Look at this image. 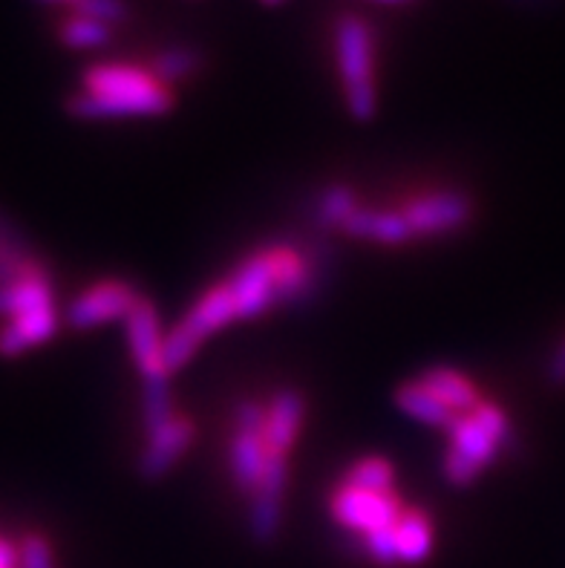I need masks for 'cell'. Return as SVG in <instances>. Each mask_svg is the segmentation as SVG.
I'll return each instance as SVG.
<instances>
[{"mask_svg":"<svg viewBox=\"0 0 565 568\" xmlns=\"http://www.w3.org/2000/svg\"><path fill=\"white\" fill-rule=\"evenodd\" d=\"M84 90L67 101V110L81 119L119 115H162L173 108L171 87L137 64H93L81 75Z\"/></svg>","mask_w":565,"mask_h":568,"instance_id":"1","label":"cell"},{"mask_svg":"<svg viewBox=\"0 0 565 568\" xmlns=\"http://www.w3.org/2000/svg\"><path fill=\"white\" fill-rule=\"evenodd\" d=\"M335 55L350 115L355 122H370L379 113L375 36L373 27L361 14L344 12L335 21Z\"/></svg>","mask_w":565,"mask_h":568,"instance_id":"2","label":"cell"},{"mask_svg":"<svg viewBox=\"0 0 565 568\" xmlns=\"http://www.w3.org/2000/svg\"><path fill=\"white\" fill-rule=\"evenodd\" d=\"M236 321V303L231 295L229 283L208 288L205 295L196 301L191 312L173 326L171 335H165V364L171 373L182 369L193 358L196 346L211 335V332L229 326Z\"/></svg>","mask_w":565,"mask_h":568,"instance_id":"3","label":"cell"},{"mask_svg":"<svg viewBox=\"0 0 565 568\" xmlns=\"http://www.w3.org/2000/svg\"><path fill=\"white\" fill-rule=\"evenodd\" d=\"M330 508L341 526L352 528V531H364V537L366 534L381 531V528L395 526L401 514H404L401 499L395 497V490L379 494V490L352 488L346 483L335 490Z\"/></svg>","mask_w":565,"mask_h":568,"instance_id":"4","label":"cell"},{"mask_svg":"<svg viewBox=\"0 0 565 568\" xmlns=\"http://www.w3.org/2000/svg\"><path fill=\"white\" fill-rule=\"evenodd\" d=\"M142 295L137 292L133 283L124 281H104L95 283L70 303L67 310V324L72 329H93L99 324H108V321H115V317H124L139 306Z\"/></svg>","mask_w":565,"mask_h":568,"instance_id":"5","label":"cell"},{"mask_svg":"<svg viewBox=\"0 0 565 568\" xmlns=\"http://www.w3.org/2000/svg\"><path fill=\"white\" fill-rule=\"evenodd\" d=\"M124 326H128L130 353H133L144 384L168 382L171 369L165 364V335H162V326H159L157 306L142 297L137 310L128 315Z\"/></svg>","mask_w":565,"mask_h":568,"instance_id":"6","label":"cell"},{"mask_svg":"<svg viewBox=\"0 0 565 568\" xmlns=\"http://www.w3.org/2000/svg\"><path fill=\"white\" fill-rule=\"evenodd\" d=\"M401 214L407 216L413 234L436 237V234H451V231L462 229L471 220L473 202L458 191H442V194L418 196V200L407 202Z\"/></svg>","mask_w":565,"mask_h":568,"instance_id":"7","label":"cell"},{"mask_svg":"<svg viewBox=\"0 0 565 568\" xmlns=\"http://www.w3.org/2000/svg\"><path fill=\"white\" fill-rule=\"evenodd\" d=\"M231 295L236 303V317H258L278 306V286L269 254L258 252L243 260V266L231 274Z\"/></svg>","mask_w":565,"mask_h":568,"instance_id":"8","label":"cell"},{"mask_svg":"<svg viewBox=\"0 0 565 568\" xmlns=\"http://www.w3.org/2000/svg\"><path fill=\"white\" fill-rule=\"evenodd\" d=\"M193 436H196V427L185 416H173L165 427L153 430L148 436V445H144L142 456H139V476L148 479V483L162 479L185 456Z\"/></svg>","mask_w":565,"mask_h":568,"instance_id":"9","label":"cell"},{"mask_svg":"<svg viewBox=\"0 0 565 568\" xmlns=\"http://www.w3.org/2000/svg\"><path fill=\"white\" fill-rule=\"evenodd\" d=\"M278 286V303H301L315 288V260L303 257L292 245L265 248Z\"/></svg>","mask_w":565,"mask_h":568,"instance_id":"10","label":"cell"},{"mask_svg":"<svg viewBox=\"0 0 565 568\" xmlns=\"http://www.w3.org/2000/svg\"><path fill=\"white\" fill-rule=\"evenodd\" d=\"M303 413H306V402L297 389H280L272 404L265 407V430L263 439L269 454L289 456L297 430L303 425Z\"/></svg>","mask_w":565,"mask_h":568,"instance_id":"11","label":"cell"},{"mask_svg":"<svg viewBox=\"0 0 565 568\" xmlns=\"http://www.w3.org/2000/svg\"><path fill=\"white\" fill-rule=\"evenodd\" d=\"M265 462H269V447H265L263 433L236 430L234 439H231L229 465L234 488L240 494H251L254 497V490L263 483Z\"/></svg>","mask_w":565,"mask_h":568,"instance_id":"12","label":"cell"},{"mask_svg":"<svg viewBox=\"0 0 565 568\" xmlns=\"http://www.w3.org/2000/svg\"><path fill=\"white\" fill-rule=\"evenodd\" d=\"M344 234L361 240H375L384 245H404L413 240V229H410L407 216L401 211H375V209H355L350 220L344 223Z\"/></svg>","mask_w":565,"mask_h":568,"instance_id":"13","label":"cell"},{"mask_svg":"<svg viewBox=\"0 0 565 568\" xmlns=\"http://www.w3.org/2000/svg\"><path fill=\"white\" fill-rule=\"evenodd\" d=\"M58 329L56 306L52 310H38L29 315L12 317L3 329H0V355L14 358V355L27 353L32 346L50 341Z\"/></svg>","mask_w":565,"mask_h":568,"instance_id":"14","label":"cell"},{"mask_svg":"<svg viewBox=\"0 0 565 568\" xmlns=\"http://www.w3.org/2000/svg\"><path fill=\"white\" fill-rule=\"evenodd\" d=\"M52 281L50 272L21 277V281L0 286V315L18 317L38 310H52Z\"/></svg>","mask_w":565,"mask_h":568,"instance_id":"15","label":"cell"},{"mask_svg":"<svg viewBox=\"0 0 565 568\" xmlns=\"http://www.w3.org/2000/svg\"><path fill=\"white\" fill-rule=\"evenodd\" d=\"M418 382H422L438 402L447 404L453 413H458V416H467V413H473L480 407V393H476V387L467 382L465 375L456 373V369L433 367L427 369Z\"/></svg>","mask_w":565,"mask_h":568,"instance_id":"16","label":"cell"},{"mask_svg":"<svg viewBox=\"0 0 565 568\" xmlns=\"http://www.w3.org/2000/svg\"><path fill=\"white\" fill-rule=\"evenodd\" d=\"M395 404H398L407 416H413L415 422H424V425L430 427H444V430H451L458 422V413H453L447 404L438 402L422 382L401 384V387L395 389Z\"/></svg>","mask_w":565,"mask_h":568,"instance_id":"17","label":"cell"},{"mask_svg":"<svg viewBox=\"0 0 565 568\" xmlns=\"http://www.w3.org/2000/svg\"><path fill=\"white\" fill-rule=\"evenodd\" d=\"M433 548V528H430L427 514L422 511H404L395 523V551L398 562H422L430 557Z\"/></svg>","mask_w":565,"mask_h":568,"instance_id":"18","label":"cell"},{"mask_svg":"<svg viewBox=\"0 0 565 568\" xmlns=\"http://www.w3.org/2000/svg\"><path fill=\"white\" fill-rule=\"evenodd\" d=\"M451 450H456L458 456H465L467 462H473L482 470L485 465H491L496 459L500 445L473 422V416H458L456 425L451 427Z\"/></svg>","mask_w":565,"mask_h":568,"instance_id":"19","label":"cell"},{"mask_svg":"<svg viewBox=\"0 0 565 568\" xmlns=\"http://www.w3.org/2000/svg\"><path fill=\"white\" fill-rule=\"evenodd\" d=\"M58 38L70 47V50H95L110 41V27L108 23L87 18V14H70L67 21L58 27Z\"/></svg>","mask_w":565,"mask_h":568,"instance_id":"20","label":"cell"},{"mask_svg":"<svg viewBox=\"0 0 565 568\" xmlns=\"http://www.w3.org/2000/svg\"><path fill=\"white\" fill-rule=\"evenodd\" d=\"M355 209H359V200H355V194H352L350 187L332 185V187H326L321 196H317L315 223L326 231L330 229L341 231Z\"/></svg>","mask_w":565,"mask_h":568,"instance_id":"21","label":"cell"},{"mask_svg":"<svg viewBox=\"0 0 565 568\" xmlns=\"http://www.w3.org/2000/svg\"><path fill=\"white\" fill-rule=\"evenodd\" d=\"M196 67H200V52L191 50V47H171V50H162L153 58L151 72L162 84L171 87L176 81L191 79Z\"/></svg>","mask_w":565,"mask_h":568,"instance_id":"22","label":"cell"},{"mask_svg":"<svg viewBox=\"0 0 565 568\" xmlns=\"http://www.w3.org/2000/svg\"><path fill=\"white\" fill-rule=\"evenodd\" d=\"M280 511H283V497L258 490L251 499V537L258 542H272L280 531Z\"/></svg>","mask_w":565,"mask_h":568,"instance_id":"23","label":"cell"},{"mask_svg":"<svg viewBox=\"0 0 565 568\" xmlns=\"http://www.w3.org/2000/svg\"><path fill=\"white\" fill-rule=\"evenodd\" d=\"M393 465L386 459H381V456H366V459H361L359 465H352L350 474H346V485H352V488H361V490H379V494H384V490H393Z\"/></svg>","mask_w":565,"mask_h":568,"instance_id":"24","label":"cell"},{"mask_svg":"<svg viewBox=\"0 0 565 568\" xmlns=\"http://www.w3.org/2000/svg\"><path fill=\"white\" fill-rule=\"evenodd\" d=\"M47 266L36 257L32 248H14V245L0 240V286L21 281V277H32V274H43Z\"/></svg>","mask_w":565,"mask_h":568,"instance_id":"25","label":"cell"},{"mask_svg":"<svg viewBox=\"0 0 565 568\" xmlns=\"http://www.w3.org/2000/svg\"><path fill=\"white\" fill-rule=\"evenodd\" d=\"M142 413H144V430L151 436L153 430L165 427L173 418V396L168 382H153L144 384V398H142Z\"/></svg>","mask_w":565,"mask_h":568,"instance_id":"26","label":"cell"},{"mask_svg":"<svg viewBox=\"0 0 565 568\" xmlns=\"http://www.w3.org/2000/svg\"><path fill=\"white\" fill-rule=\"evenodd\" d=\"M467 416H473V422H476V425H480L482 430H485L487 436L496 442V445L508 442V436H511L508 418H505V413H502L496 404L480 402V407H476L473 413H467Z\"/></svg>","mask_w":565,"mask_h":568,"instance_id":"27","label":"cell"},{"mask_svg":"<svg viewBox=\"0 0 565 568\" xmlns=\"http://www.w3.org/2000/svg\"><path fill=\"white\" fill-rule=\"evenodd\" d=\"M18 566L21 568H56L52 566V548L47 537L41 534H29L23 537L21 551H18Z\"/></svg>","mask_w":565,"mask_h":568,"instance_id":"28","label":"cell"},{"mask_svg":"<svg viewBox=\"0 0 565 568\" xmlns=\"http://www.w3.org/2000/svg\"><path fill=\"white\" fill-rule=\"evenodd\" d=\"M75 12L87 14V18H95V21L108 23V27L128 18L124 0H79V3H75Z\"/></svg>","mask_w":565,"mask_h":568,"instance_id":"29","label":"cell"},{"mask_svg":"<svg viewBox=\"0 0 565 568\" xmlns=\"http://www.w3.org/2000/svg\"><path fill=\"white\" fill-rule=\"evenodd\" d=\"M444 476H447V483L465 488V485H471L480 476V468L473 462H467L465 456H458L456 450H447V456H444Z\"/></svg>","mask_w":565,"mask_h":568,"instance_id":"30","label":"cell"},{"mask_svg":"<svg viewBox=\"0 0 565 568\" xmlns=\"http://www.w3.org/2000/svg\"><path fill=\"white\" fill-rule=\"evenodd\" d=\"M236 430L263 433L265 430V407L260 402H243L236 407Z\"/></svg>","mask_w":565,"mask_h":568,"instance_id":"31","label":"cell"},{"mask_svg":"<svg viewBox=\"0 0 565 568\" xmlns=\"http://www.w3.org/2000/svg\"><path fill=\"white\" fill-rule=\"evenodd\" d=\"M548 378H552L554 387H563L565 384V341L554 349L552 364H548Z\"/></svg>","mask_w":565,"mask_h":568,"instance_id":"32","label":"cell"},{"mask_svg":"<svg viewBox=\"0 0 565 568\" xmlns=\"http://www.w3.org/2000/svg\"><path fill=\"white\" fill-rule=\"evenodd\" d=\"M0 568H18V551L7 540H0Z\"/></svg>","mask_w":565,"mask_h":568,"instance_id":"33","label":"cell"},{"mask_svg":"<svg viewBox=\"0 0 565 568\" xmlns=\"http://www.w3.org/2000/svg\"><path fill=\"white\" fill-rule=\"evenodd\" d=\"M263 7H280V3H286V0H260Z\"/></svg>","mask_w":565,"mask_h":568,"instance_id":"34","label":"cell"},{"mask_svg":"<svg viewBox=\"0 0 565 568\" xmlns=\"http://www.w3.org/2000/svg\"><path fill=\"white\" fill-rule=\"evenodd\" d=\"M50 3H72V7H75L79 0H50Z\"/></svg>","mask_w":565,"mask_h":568,"instance_id":"35","label":"cell"},{"mask_svg":"<svg viewBox=\"0 0 565 568\" xmlns=\"http://www.w3.org/2000/svg\"><path fill=\"white\" fill-rule=\"evenodd\" d=\"M379 3H407V0H379Z\"/></svg>","mask_w":565,"mask_h":568,"instance_id":"36","label":"cell"}]
</instances>
